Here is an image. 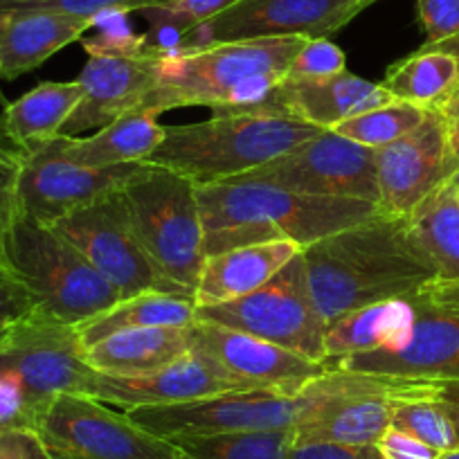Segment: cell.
Masks as SVG:
<instances>
[{
	"label": "cell",
	"mask_w": 459,
	"mask_h": 459,
	"mask_svg": "<svg viewBox=\"0 0 459 459\" xmlns=\"http://www.w3.org/2000/svg\"><path fill=\"white\" fill-rule=\"evenodd\" d=\"M0 459H52V455L32 428H3Z\"/></svg>",
	"instance_id": "b9f144b4"
},
{
	"label": "cell",
	"mask_w": 459,
	"mask_h": 459,
	"mask_svg": "<svg viewBox=\"0 0 459 459\" xmlns=\"http://www.w3.org/2000/svg\"><path fill=\"white\" fill-rule=\"evenodd\" d=\"M147 162L117 167H79L61 152V135L23 153L19 174V212L52 225L104 194L120 189Z\"/></svg>",
	"instance_id": "9a60e30c"
},
{
	"label": "cell",
	"mask_w": 459,
	"mask_h": 459,
	"mask_svg": "<svg viewBox=\"0 0 459 459\" xmlns=\"http://www.w3.org/2000/svg\"><path fill=\"white\" fill-rule=\"evenodd\" d=\"M437 110H439L441 117H444L446 122L450 147H453L455 156L459 158V77H457V83H455L453 92L448 95V100H446Z\"/></svg>",
	"instance_id": "ee69618b"
},
{
	"label": "cell",
	"mask_w": 459,
	"mask_h": 459,
	"mask_svg": "<svg viewBox=\"0 0 459 459\" xmlns=\"http://www.w3.org/2000/svg\"><path fill=\"white\" fill-rule=\"evenodd\" d=\"M392 428L417 437L437 453L459 448V417L453 403L430 392L399 396L392 412Z\"/></svg>",
	"instance_id": "4dcf8cb0"
},
{
	"label": "cell",
	"mask_w": 459,
	"mask_h": 459,
	"mask_svg": "<svg viewBox=\"0 0 459 459\" xmlns=\"http://www.w3.org/2000/svg\"><path fill=\"white\" fill-rule=\"evenodd\" d=\"M196 302L180 293H138L122 298L100 316L77 325L83 350L117 331L147 329V326H183L196 320Z\"/></svg>",
	"instance_id": "83f0119b"
},
{
	"label": "cell",
	"mask_w": 459,
	"mask_h": 459,
	"mask_svg": "<svg viewBox=\"0 0 459 459\" xmlns=\"http://www.w3.org/2000/svg\"><path fill=\"white\" fill-rule=\"evenodd\" d=\"M450 183H453V187L459 192V167H457V171L453 174V178H450Z\"/></svg>",
	"instance_id": "c3c4849f"
},
{
	"label": "cell",
	"mask_w": 459,
	"mask_h": 459,
	"mask_svg": "<svg viewBox=\"0 0 459 459\" xmlns=\"http://www.w3.org/2000/svg\"><path fill=\"white\" fill-rule=\"evenodd\" d=\"M241 390L237 383L219 372L210 360L187 351L167 368L144 377H106L92 374L86 394L106 405H117L126 412L134 408H160L189 401L210 399Z\"/></svg>",
	"instance_id": "ffe728a7"
},
{
	"label": "cell",
	"mask_w": 459,
	"mask_h": 459,
	"mask_svg": "<svg viewBox=\"0 0 459 459\" xmlns=\"http://www.w3.org/2000/svg\"><path fill=\"white\" fill-rule=\"evenodd\" d=\"M383 459H439L441 453L396 428H387L385 435L377 444Z\"/></svg>",
	"instance_id": "7bdbcfd3"
},
{
	"label": "cell",
	"mask_w": 459,
	"mask_h": 459,
	"mask_svg": "<svg viewBox=\"0 0 459 459\" xmlns=\"http://www.w3.org/2000/svg\"><path fill=\"white\" fill-rule=\"evenodd\" d=\"M457 77L459 59L419 48L414 55L390 65L381 83L392 100L421 108H439L453 92Z\"/></svg>",
	"instance_id": "f546056e"
},
{
	"label": "cell",
	"mask_w": 459,
	"mask_h": 459,
	"mask_svg": "<svg viewBox=\"0 0 459 459\" xmlns=\"http://www.w3.org/2000/svg\"><path fill=\"white\" fill-rule=\"evenodd\" d=\"M37 308V299L23 280L5 262H0V340Z\"/></svg>",
	"instance_id": "74e56055"
},
{
	"label": "cell",
	"mask_w": 459,
	"mask_h": 459,
	"mask_svg": "<svg viewBox=\"0 0 459 459\" xmlns=\"http://www.w3.org/2000/svg\"><path fill=\"white\" fill-rule=\"evenodd\" d=\"M412 320L414 313L408 295L347 313L326 326L325 368L331 369L338 360L360 351L399 350L410 333Z\"/></svg>",
	"instance_id": "4316f807"
},
{
	"label": "cell",
	"mask_w": 459,
	"mask_h": 459,
	"mask_svg": "<svg viewBox=\"0 0 459 459\" xmlns=\"http://www.w3.org/2000/svg\"><path fill=\"white\" fill-rule=\"evenodd\" d=\"M414 320L399 350H372L331 369L417 383L459 381V284L432 280L408 293Z\"/></svg>",
	"instance_id": "ba28073f"
},
{
	"label": "cell",
	"mask_w": 459,
	"mask_h": 459,
	"mask_svg": "<svg viewBox=\"0 0 459 459\" xmlns=\"http://www.w3.org/2000/svg\"><path fill=\"white\" fill-rule=\"evenodd\" d=\"M351 381V372L326 369L322 377L295 394L275 390L228 392L210 399L189 401L160 408L126 410L144 430L165 439L198 435H232V432L295 430L322 403L338 394Z\"/></svg>",
	"instance_id": "5b68a950"
},
{
	"label": "cell",
	"mask_w": 459,
	"mask_h": 459,
	"mask_svg": "<svg viewBox=\"0 0 459 459\" xmlns=\"http://www.w3.org/2000/svg\"><path fill=\"white\" fill-rule=\"evenodd\" d=\"M32 430L52 459H178L171 439L144 430L88 394H59L37 414Z\"/></svg>",
	"instance_id": "9c48e42d"
},
{
	"label": "cell",
	"mask_w": 459,
	"mask_h": 459,
	"mask_svg": "<svg viewBox=\"0 0 459 459\" xmlns=\"http://www.w3.org/2000/svg\"><path fill=\"white\" fill-rule=\"evenodd\" d=\"M293 430L232 432V435L174 437L178 459H284L293 444Z\"/></svg>",
	"instance_id": "1f68e13d"
},
{
	"label": "cell",
	"mask_w": 459,
	"mask_h": 459,
	"mask_svg": "<svg viewBox=\"0 0 459 459\" xmlns=\"http://www.w3.org/2000/svg\"><path fill=\"white\" fill-rule=\"evenodd\" d=\"M284 459H383L377 446H340L329 441H293Z\"/></svg>",
	"instance_id": "ab89813d"
},
{
	"label": "cell",
	"mask_w": 459,
	"mask_h": 459,
	"mask_svg": "<svg viewBox=\"0 0 459 459\" xmlns=\"http://www.w3.org/2000/svg\"><path fill=\"white\" fill-rule=\"evenodd\" d=\"M372 3H377V0H372Z\"/></svg>",
	"instance_id": "f907efd6"
},
{
	"label": "cell",
	"mask_w": 459,
	"mask_h": 459,
	"mask_svg": "<svg viewBox=\"0 0 459 459\" xmlns=\"http://www.w3.org/2000/svg\"><path fill=\"white\" fill-rule=\"evenodd\" d=\"M439 459H459V448L457 450H450V453H441Z\"/></svg>",
	"instance_id": "7dc6e473"
},
{
	"label": "cell",
	"mask_w": 459,
	"mask_h": 459,
	"mask_svg": "<svg viewBox=\"0 0 459 459\" xmlns=\"http://www.w3.org/2000/svg\"><path fill=\"white\" fill-rule=\"evenodd\" d=\"M459 167L446 122L437 108L403 138L377 149L378 207L408 219L437 187L448 183Z\"/></svg>",
	"instance_id": "ac0fdd59"
},
{
	"label": "cell",
	"mask_w": 459,
	"mask_h": 459,
	"mask_svg": "<svg viewBox=\"0 0 459 459\" xmlns=\"http://www.w3.org/2000/svg\"><path fill=\"white\" fill-rule=\"evenodd\" d=\"M5 262L34 295L39 311L73 326L122 299L77 246L21 212L7 235Z\"/></svg>",
	"instance_id": "8992f818"
},
{
	"label": "cell",
	"mask_w": 459,
	"mask_h": 459,
	"mask_svg": "<svg viewBox=\"0 0 459 459\" xmlns=\"http://www.w3.org/2000/svg\"><path fill=\"white\" fill-rule=\"evenodd\" d=\"M167 0H0V12H56L95 21L108 14H129L162 5Z\"/></svg>",
	"instance_id": "e575fe53"
},
{
	"label": "cell",
	"mask_w": 459,
	"mask_h": 459,
	"mask_svg": "<svg viewBox=\"0 0 459 459\" xmlns=\"http://www.w3.org/2000/svg\"><path fill=\"white\" fill-rule=\"evenodd\" d=\"M421 48H423V50L444 52V55H450V56H455V59H459V34H457V37L448 39V41L435 43V46H421Z\"/></svg>",
	"instance_id": "bcb514c9"
},
{
	"label": "cell",
	"mask_w": 459,
	"mask_h": 459,
	"mask_svg": "<svg viewBox=\"0 0 459 459\" xmlns=\"http://www.w3.org/2000/svg\"><path fill=\"white\" fill-rule=\"evenodd\" d=\"M302 253L289 239L262 241L207 255L194 289L196 307H216L255 293Z\"/></svg>",
	"instance_id": "7402d4cb"
},
{
	"label": "cell",
	"mask_w": 459,
	"mask_h": 459,
	"mask_svg": "<svg viewBox=\"0 0 459 459\" xmlns=\"http://www.w3.org/2000/svg\"><path fill=\"white\" fill-rule=\"evenodd\" d=\"M304 43L302 37L244 39L162 55L158 83L143 108L156 115L189 106H207L214 113L257 110Z\"/></svg>",
	"instance_id": "3957f363"
},
{
	"label": "cell",
	"mask_w": 459,
	"mask_h": 459,
	"mask_svg": "<svg viewBox=\"0 0 459 459\" xmlns=\"http://www.w3.org/2000/svg\"><path fill=\"white\" fill-rule=\"evenodd\" d=\"M372 0H237L235 5L194 28L178 50L244 39H326L351 23Z\"/></svg>",
	"instance_id": "5bb4252c"
},
{
	"label": "cell",
	"mask_w": 459,
	"mask_h": 459,
	"mask_svg": "<svg viewBox=\"0 0 459 459\" xmlns=\"http://www.w3.org/2000/svg\"><path fill=\"white\" fill-rule=\"evenodd\" d=\"M235 3L237 0H167L162 5L140 12L152 25L147 34L149 48L160 55L176 52L194 28L214 19Z\"/></svg>",
	"instance_id": "d6a6232c"
},
{
	"label": "cell",
	"mask_w": 459,
	"mask_h": 459,
	"mask_svg": "<svg viewBox=\"0 0 459 459\" xmlns=\"http://www.w3.org/2000/svg\"><path fill=\"white\" fill-rule=\"evenodd\" d=\"M52 228L82 250L83 257L117 290L120 298L152 290L187 295L171 284L152 262L135 232L120 189L70 212L68 216L52 223Z\"/></svg>",
	"instance_id": "8fae6325"
},
{
	"label": "cell",
	"mask_w": 459,
	"mask_h": 459,
	"mask_svg": "<svg viewBox=\"0 0 459 459\" xmlns=\"http://www.w3.org/2000/svg\"><path fill=\"white\" fill-rule=\"evenodd\" d=\"M205 257L262 241L289 239L299 248L381 214L359 198L308 196L253 180L196 185Z\"/></svg>",
	"instance_id": "7a4b0ae2"
},
{
	"label": "cell",
	"mask_w": 459,
	"mask_h": 459,
	"mask_svg": "<svg viewBox=\"0 0 459 459\" xmlns=\"http://www.w3.org/2000/svg\"><path fill=\"white\" fill-rule=\"evenodd\" d=\"M0 430H3V428H0Z\"/></svg>",
	"instance_id": "816d5d0a"
},
{
	"label": "cell",
	"mask_w": 459,
	"mask_h": 459,
	"mask_svg": "<svg viewBox=\"0 0 459 459\" xmlns=\"http://www.w3.org/2000/svg\"><path fill=\"white\" fill-rule=\"evenodd\" d=\"M299 257L308 293L326 326L356 308L403 298L437 280L408 219L385 212L307 246Z\"/></svg>",
	"instance_id": "6da1fadb"
},
{
	"label": "cell",
	"mask_w": 459,
	"mask_h": 459,
	"mask_svg": "<svg viewBox=\"0 0 459 459\" xmlns=\"http://www.w3.org/2000/svg\"><path fill=\"white\" fill-rule=\"evenodd\" d=\"M417 12L426 32L423 46H435L459 34V0H417Z\"/></svg>",
	"instance_id": "f35d334b"
},
{
	"label": "cell",
	"mask_w": 459,
	"mask_h": 459,
	"mask_svg": "<svg viewBox=\"0 0 459 459\" xmlns=\"http://www.w3.org/2000/svg\"><path fill=\"white\" fill-rule=\"evenodd\" d=\"M0 368L16 374L28 401L30 428L59 394H86L92 369L83 359L77 326L34 311L0 340Z\"/></svg>",
	"instance_id": "7c38bea8"
},
{
	"label": "cell",
	"mask_w": 459,
	"mask_h": 459,
	"mask_svg": "<svg viewBox=\"0 0 459 459\" xmlns=\"http://www.w3.org/2000/svg\"><path fill=\"white\" fill-rule=\"evenodd\" d=\"M320 134L281 113L221 110L194 125L162 126V140L147 158L194 185L239 178Z\"/></svg>",
	"instance_id": "277c9868"
},
{
	"label": "cell",
	"mask_w": 459,
	"mask_h": 459,
	"mask_svg": "<svg viewBox=\"0 0 459 459\" xmlns=\"http://www.w3.org/2000/svg\"><path fill=\"white\" fill-rule=\"evenodd\" d=\"M0 101H3V106L7 104V101H5V97H3V92H0Z\"/></svg>",
	"instance_id": "681fc988"
},
{
	"label": "cell",
	"mask_w": 459,
	"mask_h": 459,
	"mask_svg": "<svg viewBox=\"0 0 459 459\" xmlns=\"http://www.w3.org/2000/svg\"><path fill=\"white\" fill-rule=\"evenodd\" d=\"M196 320L255 335L325 365L326 322L308 293L307 273L299 255L255 293L235 302L198 307Z\"/></svg>",
	"instance_id": "30bf717a"
},
{
	"label": "cell",
	"mask_w": 459,
	"mask_h": 459,
	"mask_svg": "<svg viewBox=\"0 0 459 459\" xmlns=\"http://www.w3.org/2000/svg\"><path fill=\"white\" fill-rule=\"evenodd\" d=\"M189 329V326H187ZM183 326L126 329L83 350L88 368L106 377H144L167 368L189 351Z\"/></svg>",
	"instance_id": "cb8c5ba5"
},
{
	"label": "cell",
	"mask_w": 459,
	"mask_h": 459,
	"mask_svg": "<svg viewBox=\"0 0 459 459\" xmlns=\"http://www.w3.org/2000/svg\"><path fill=\"white\" fill-rule=\"evenodd\" d=\"M0 428H30L28 401L19 377L0 368Z\"/></svg>",
	"instance_id": "60d3db41"
},
{
	"label": "cell",
	"mask_w": 459,
	"mask_h": 459,
	"mask_svg": "<svg viewBox=\"0 0 459 459\" xmlns=\"http://www.w3.org/2000/svg\"><path fill=\"white\" fill-rule=\"evenodd\" d=\"M134 228L162 275L192 295L205 262L196 185L165 167L144 165L120 187Z\"/></svg>",
	"instance_id": "52a82bcc"
},
{
	"label": "cell",
	"mask_w": 459,
	"mask_h": 459,
	"mask_svg": "<svg viewBox=\"0 0 459 459\" xmlns=\"http://www.w3.org/2000/svg\"><path fill=\"white\" fill-rule=\"evenodd\" d=\"M83 50L88 61L77 77L83 95L61 131V135L70 138L101 129L120 115L140 108L156 88L162 56L147 41L126 50H108L83 41Z\"/></svg>",
	"instance_id": "e0dca14e"
},
{
	"label": "cell",
	"mask_w": 459,
	"mask_h": 459,
	"mask_svg": "<svg viewBox=\"0 0 459 459\" xmlns=\"http://www.w3.org/2000/svg\"><path fill=\"white\" fill-rule=\"evenodd\" d=\"M21 162L23 152L0 135V262H5L7 235L19 214Z\"/></svg>",
	"instance_id": "d590c367"
},
{
	"label": "cell",
	"mask_w": 459,
	"mask_h": 459,
	"mask_svg": "<svg viewBox=\"0 0 459 459\" xmlns=\"http://www.w3.org/2000/svg\"><path fill=\"white\" fill-rule=\"evenodd\" d=\"M162 140V125L149 108H134L88 138L61 135V152L79 167H117L147 162Z\"/></svg>",
	"instance_id": "d4e9b609"
},
{
	"label": "cell",
	"mask_w": 459,
	"mask_h": 459,
	"mask_svg": "<svg viewBox=\"0 0 459 459\" xmlns=\"http://www.w3.org/2000/svg\"><path fill=\"white\" fill-rule=\"evenodd\" d=\"M430 383L399 381L351 372L347 387L322 403L295 428L293 441H329L340 446H377L387 428L399 396L430 392Z\"/></svg>",
	"instance_id": "d6986e66"
},
{
	"label": "cell",
	"mask_w": 459,
	"mask_h": 459,
	"mask_svg": "<svg viewBox=\"0 0 459 459\" xmlns=\"http://www.w3.org/2000/svg\"><path fill=\"white\" fill-rule=\"evenodd\" d=\"M392 101L396 100H392L383 83L368 82L344 70L329 79L284 77L257 110L289 115L320 131H331L340 122L351 120L356 115H363Z\"/></svg>",
	"instance_id": "44dd1931"
},
{
	"label": "cell",
	"mask_w": 459,
	"mask_h": 459,
	"mask_svg": "<svg viewBox=\"0 0 459 459\" xmlns=\"http://www.w3.org/2000/svg\"><path fill=\"white\" fill-rule=\"evenodd\" d=\"M187 331L189 351L210 360L241 390H275L295 394L326 372L325 365L317 360L214 322L194 320Z\"/></svg>",
	"instance_id": "2e32d148"
},
{
	"label": "cell",
	"mask_w": 459,
	"mask_h": 459,
	"mask_svg": "<svg viewBox=\"0 0 459 459\" xmlns=\"http://www.w3.org/2000/svg\"><path fill=\"white\" fill-rule=\"evenodd\" d=\"M408 228L437 280L459 284V192L450 180L408 216Z\"/></svg>",
	"instance_id": "f1b7e54d"
},
{
	"label": "cell",
	"mask_w": 459,
	"mask_h": 459,
	"mask_svg": "<svg viewBox=\"0 0 459 459\" xmlns=\"http://www.w3.org/2000/svg\"><path fill=\"white\" fill-rule=\"evenodd\" d=\"M95 25L56 12H0V79L32 73Z\"/></svg>",
	"instance_id": "603a6c76"
},
{
	"label": "cell",
	"mask_w": 459,
	"mask_h": 459,
	"mask_svg": "<svg viewBox=\"0 0 459 459\" xmlns=\"http://www.w3.org/2000/svg\"><path fill=\"white\" fill-rule=\"evenodd\" d=\"M430 385H432V394H435L437 399H444L448 401V403H453L459 417V381H441V383H430Z\"/></svg>",
	"instance_id": "f6af8a7d"
},
{
	"label": "cell",
	"mask_w": 459,
	"mask_h": 459,
	"mask_svg": "<svg viewBox=\"0 0 459 459\" xmlns=\"http://www.w3.org/2000/svg\"><path fill=\"white\" fill-rule=\"evenodd\" d=\"M232 180L275 185L308 196L359 198L378 205L377 149L320 131L275 160Z\"/></svg>",
	"instance_id": "4fadbf2b"
},
{
	"label": "cell",
	"mask_w": 459,
	"mask_h": 459,
	"mask_svg": "<svg viewBox=\"0 0 459 459\" xmlns=\"http://www.w3.org/2000/svg\"><path fill=\"white\" fill-rule=\"evenodd\" d=\"M347 70V56L329 39H307L290 61L289 79H329Z\"/></svg>",
	"instance_id": "8d00e7d4"
},
{
	"label": "cell",
	"mask_w": 459,
	"mask_h": 459,
	"mask_svg": "<svg viewBox=\"0 0 459 459\" xmlns=\"http://www.w3.org/2000/svg\"><path fill=\"white\" fill-rule=\"evenodd\" d=\"M428 110L430 108L405 104V101H392V104L356 115L351 120L340 122L331 131L344 135L347 140H354L363 147L381 149L417 129L426 120Z\"/></svg>",
	"instance_id": "836d02e7"
},
{
	"label": "cell",
	"mask_w": 459,
	"mask_h": 459,
	"mask_svg": "<svg viewBox=\"0 0 459 459\" xmlns=\"http://www.w3.org/2000/svg\"><path fill=\"white\" fill-rule=\"evenodd\" d=\"M82 83L77 79L39 83L19 100L3 106L0 135L23 153L34 152L61 135L68 117L82 101Z\"/></svg>",
	"instance_id": "484cf974"
}]
</instances>
